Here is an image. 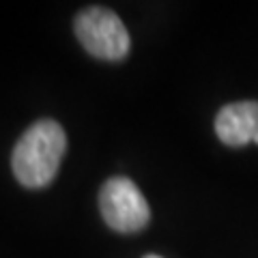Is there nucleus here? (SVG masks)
<instances>
[{"label": "nucleus", "mask_w": 258, "mask_h": 258, "mask_svg": "<svg viewBox=\"0 0 258 258\" xmlns=\"http://www.w3.org/2000/svg\"><path fill=\"white\" fill-rule=\"evenodd\" d=\"M78 41L101 60H123L132 50V39L120 18L103 7H88L78 13L74 24Z\"/></svg>", "instance_id": "nucleus-2"}, {"label": "nucleus", "mask_w": 258, "mask_h": 258, "mask_svg": "<svg viewBox=\"0 0 258 258\" xmlns=\"http://www.w3.org/2000/svg\"><path fill=\"white\" fill-rule=\"evenodd\" d=\"M144 258H161V256H157V254H149V256H144Z\"/></svg>", "instance_id": "nucleus-5"}, {"label": "nucleus", "mask_w": 258, "mask_h": 258, "mask_svg": "<svg viewBox=\"0 0 258 258\" xmlns=\"http://www.w3.org/2000/svg\"><path fill=\"white\" fill-rule=\"evenodd\" d=\"M99 211L112 230L120 235L140 232L151 220V207L132 179L112 176L99 191Z\"/></svg>", "instance_id": "nucleus-3"}, {"label": "nucleus", "mask_w": 258, "mask_h": 258, "mask_svg": "<svg viewBox=\"0 0 258 258\" xmlns=\"http://www.w3.org/2000/svg\"><path fill=\"white\" fill-rule=\"evenodd\" d=\"M67 151L64 129L52 118L37 120L22 134L11 155L13 174L24 187L39 189L54 181Z\"/></svg>", "instance_id": "nucleus-1"}, {"label": "nucleus", "mask_w": 258, "mask_h": 258, "mask_svg": "<svg viewBox=\"0 0 258 258\" xmlns=\"http://www.w3.org/2000/svg\"><path fill=\"white\" fill-rule=\"evenodd\" d=\"M215 134L226 147L258 144V101H237L224 106L215 116Z\"/></svg>", "instance_id": "nucleus-4"}]
</instances>
